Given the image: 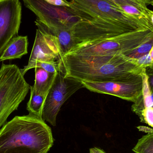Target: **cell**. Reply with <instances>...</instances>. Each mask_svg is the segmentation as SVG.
Returning <instances> with one entry per match:
<instances>
[{"label":"cell","instance_id":"1","mask_svg":"<svg viewBox=\"0 0 153 153\" xmlns=\"http://www.w3.org/2000/svg\"><path fill=\"white\" fill-rule=\"evenodd\" d=\"M72 32V47L65 55L123 54L128 56L150 39L147 30H136L112 24L96 25L83 21L77 22Z\"/></svg>","mask_w":153,"mask_h":153},{"label":"cell","instance_id":"2","mask_svg":"<svg viewBox=\"0 0 153 153\" xmlns=\"http://www.w3.org/2000/svg\"><path fill=\"white\" fill-rule=\"evenodd\" d=\"M58 71L79 81L107 82L126 80L146 72L136 59L123 54L69 55L58 57Z\"/></svg>","mask_w":153,"mask_h":153},{"label":"cell","instance_id":"3","mask_svg":"<svg viewBox=\"0 0 153 153\" xmlns=\"http://www.w3.org/2000/svg\"><path fill=\"white\" fill-rule=\"evenodd\" d=\"M54 143L50 127L30 113L16 116L0 128V153H48Z\"/></svg>","mask_w":153,"mask_h":153},{"label":"cell","instance_id":"4","mask_svg":"<svg viewBox=\"0 0 153 153\" xmlns=\"http://www.w3.org/2000/svg\"><path fill=\"white\" fill-rule=\"evenodd\" d=\"M69 11L78 19L91 23H111L140 30L153 29L142 21L105 0H70Z\"/></svg>","mask_w":153,"mask_h":153},{"label":"cell","instance_id":"5","mask_svg":"<svg viewBox=\"0 0 153 153\" xmlns=\"http://www.w3.org/2000/svg\"><path fill=\"white\" fill-rule=\"evenodd\" d=\"M31 85L20 69L14 64H2L0 68V128L24 100Z\"/></svg>","mask_w":153,"mask_h":153},{"label":"cell","instance_id":"6","mask_svg":"<svg viewBox=\"0 0 153 153\" xmlns=\"http://www.w3.org/2000/svg\"><path fill=\"white\" fill-rule=\"evenodd\" d=\"M84 88L81 81L65 77L58 71L44 102L41 118L53 126H56L57 117L61 107L74 94Z\"/></svg>","mask_w":153,"mask_h":153},{"label":"cell","instance_id":"7","mask_svg":"<svg viewBox=\"0 0 153 153\" xmlns=\"http://www.w3.org/2000/svg\"><path fill=\"white\" fill-rule=\"evenodd\" d=\"M143 74L126 80L107 82L81 81V82L84 88L91 91L113 95L135 102L143 94Z\"/></svg>","mask_w":153,"mask_h":153},{"label":"cell","instance_id":"8","mask_svg":"<svg viewBox=\"0 0 153 153\" xmlns=\"http://www.w3.org/2000/svg\"><path fill=\"white\" fill-rule=\"evenodd\" d=\"M25 7L33 12L41 22L49 27H72L79 19L68 7L54 6L44 0H22Z\"/></svg>","mask_w":153,"mask_h":153},{"label":"cell","instance_id":"9","mask_svg":"<svg viewBox=\"0 0 153 153\" xmlns=\"http://www.w3.org/2000/svg\"><path fill=\"white\" fill-rule=\"evenodd\" d=\"M21 18L20 0H0V56L12 39L18 36Z\"/></svg>","mask_w":153,"mask_h":153},{"label":"cell","instance_id":"10","mask_svg":"<svg viewBox=\"0 0 153 153\" xmlns=\"http://www.w3.org/2000/svg\"><path fill=\"white\" fill-rule=\"evenodd\" d=\"M59 55V47L54 37L44 34L37 29L28 63L23 69H20L22 73L24 76L29 70L35 68L38 61L57 62Z\"/></svg>","mask_w":153,"mask_h":153},{"label":"cell","instance_id":"11","mask_svg":"<svg viewBox=\"0 0 153 153\" xmlns=\"http://www.w3.org/2000/svg\"><path fill=\"white\" fill-rule=\"evenodd\" d=\"M138 19L153 24V12L142 0H105Z\"/></svg>","mask_w":153,"mask_h":153},{"label":"cell","instance_id":"12","mask_svg":"<svg viewBox=\"0 0 153 153\" xmlns=\"http://www.w3.org/2000/svg\"><path fill=\"white\" fill-rule=\"evenodd\" d=\"M35 23L38 29L40 31L43 33L50 34L54 37L60 50V55L58 57H61L66 54L72 48L73 45L72 27H49L41 22L38 19L36 20Z\"/></svg>","mask_w":153,"mask_h":153},{"label":"cell","instance_id":"13","mask_svg":"<svg viewBox=\"0 0 153 153\" xmlns=\"http://www.w3.org/2000/svg\"><path fill=\"white\" fill-rule=\"evenodd\" d=\"M27 36H17L12 39L0 56V62L20 59L28 53Z\"/></svg>","mask_w":153,"mask_h":153},{"label":"cell","instance_id":"14","mask_svg":"<svg viewBox=\"0 0 153 153\" xmlns=\"http://www.w3.org/2000/svg\"><path fill=\"white\" fill-rule=\"evenodd\" d=\"M35 69V83L33 85V88L38 94L46 96L57 73H50L38 67Z\"/></svg>","mask_w":153,"mask_h":153},{"label":"cell","instance_id":"15","mask_svg":"<svg viewBox=\"0 0 153 153\" xmlns=\"http://www.w3.org/2000/svg\"><path fill=\"white\" fill-rule=\"evenodd\" d=\"M30 91V98L27 103V110L29 113L41 118L42 109L46 96L37 94L33 86H31Z\"/></svg>","mask_w":153,"mask_h":153},{"label":"cell","instance_id":"16","mask_svg":"<svg viewBox=\"0 0 153 153\" xmlns=\"http://www.w3.org/2000/svg\"><path fill=\"white\" fill-rule=\"evenodd\" d=\"M133 151L135 153H153V133L147 134L140 138Z\"/></svg>","mask_w":153,"mask_h":153},{"label":"cell","instance_id":"17","mask_svg":"<svg viewBox=\"0 0 153 153\" xmlns=\"http://www.w3.org/2000/svg\"><path fill=\"white\" fill-rule=\"evenodd\" d=\"M153 41L143 44L132 53L130 54L128 57L137 60L143 56L149 53L151 50L153 49Z\"/></svg>","mask_w":153,"mask_h":153},{"label":"cell","instance_id":"18","mask_svg":"<svg viewBox=\"0 0 153 153\" xmlns=\"http://www.w3.org/2000/svg\"><path fill=\"white\" fill-rule=\"evenodd\" d=\"M36 67L41 68L48 72L51 74H56L58 72V67L57 62H46L38 61L36 63Z\"/></svg>","mask_w":153,"mask_h":153},{"label":"cell","instance_id":"19","mask_svg":"<svg viewBox=\"0 0 153 153\" xmlns=\"http://www.w3.org/2000/svg\"><path fill=\"white\" fill-rule=\"evenodd\" d=\"M153 49L151 50L150 53L137 59V63L140 66L143 68H146L153 66Z\"/></svg>","mask_w":153,"mask_h":153},{"label":"cell","instance_id":"20","mask_svg":"<svg viewBox=\"0 0 153 153\" xmlns=\"http://www.w3.org/2000/svg\"><path fill=\"white\" fill-rule=\"evenodd\" d=\"M46 2L54 6L59 7H70L69 1L67 0H44Z\"/></svg>","mask_w":153,"mask_h":153},{"label":"cell","instance_id":"21","mask_svg":"<svg viewBox=\"0 0 153 153\" xmlns=\"http://www.w3.org/2000/svg\"><path fill=\"white\" fill-rule=\"evenodd\" d=\"M137 128L139 129L140 131H143L145 133H147V134H150V133H153V129L147 127L146 126H141L137 127Z\"/></svg>","mask_w":153,"mask_h":153},{"label":"cell","instance_id":"22","mask_svg":"<svg viewBox=\"0 0 153 153\" xmlns=\"http://www.w3.org/2000/svg\"><path fill=\"white\" fill-rule=\"evenodd\" d=\"M90 153H106L103 150L97 147L91 148L90 149Z\"/></svg>","mask_w":153,"mask_h":153},{"label":"cell","instance_id":"23","mask_svg":"<svg viewBox=\"0 0 153 153\" xmlns=\"http://www.w3.org/2000/svg\"><path fill=\"white\" fill-rule=\"evenodd\" d=\"M143 1L146 5H149V4H151L153 5V0H142Z\"/></svg>","mask_w":153,"mask_h":153}]
</instances>
